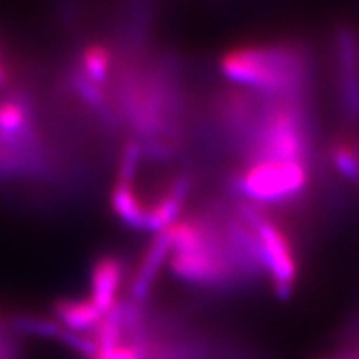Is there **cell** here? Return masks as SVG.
I'll return each mask as SVG.
<instances>
[{"label":"cell","instance_id":"8","mask_svg":"<svg viewBox=\"0 0 359 359\" xmlns=\"http://www.w3.org/2000/svg\"><path fill=\"white\" fill-rule=\"evenodd\" d=\"M52 318L65 330L93 334L98 323L102 321L103 313L92 303L90 298H69L53 303Z\"/></svg>","mask_w":359,"mask_h":359},{"label":"cell","instance_id":"6","mask_svg":"<svg viewBox=\"0 0 359 359\" xmlns=\"http://www.w3.org/2000/svg\"><path fill=\"white\" fill-rule=\"evenodd\" d=\"M170 253H172V243H170L168 233L165 230L156 233L150 245L147 246L145 253L138 262V266L135 269L132 280H130L127 298L140 304L148 302L160 276V271L167 266Z\"/></svg>","mask_w":359,"mask_h":359},{"label":"cell","instance_id":"3","mask_svg":"<svg viewBox=\"0 0 359 359\" xmlns=\"http://www.w3.org/2000/svg\"><path fill=\"white\" fill-rule=\"evenodd\" d=\"M313 165L298 160L258 161L240 165L224 180L230 198L245 200L266 210L302 200L309 187Z\"/></svg>","mask_w":359,"mask_h":359},{"label":"cell","instance_id":"9","mask_svg":"<svg viewBox=\"0 0 359 359\" xmlns=\"http://www.w3.org/2000/svg\"><path fill=\"white\" fill-rule=\"evenodd\" d=\"M327 160H330L333 173L339 175L349 183L359 185V156L356 140L344 137L336 138L331 143L330 151H327Z\"/></svg>","mask_w":359,"mask_h":359},{"label":"cell","instance_id":"4","mask_svg":"<svg viewBox=\"0 0 359 359\" xmlns=\"http://www.w3.org/2000/svg\"><path fill=\"white\" fill-rule=\"evenodd\" d=\"M231 201L238 215L257 233L273 291L280 299H288L298 280V262L290 236L262 206L245 200L231 198Z\"/></svg>","mask_w":359,"mask_h":359},{"label":"cell","instance_id":"2","mask_svg":"<svg viewBox=\"0 0 359 359\" xmlns=\"http://www.w3.org/2000/svg\"><path fill=\"white\" fill-rule=\"evenodd\" d=\"M218 67L228 82L263 95L290 100L314 97L316 60L298 40L238 45L219 57Z\"/></svg>","mask_w":359,"mask_h":359},{"label":"cell","instance_id":"1","mask_svg":"<svg viewBox=\"0 0 359 359\" xmlns=\"http://www.w3.org/2000/svg\"><path fill=\"white\" fill-rule=\"evenodd\" d=\"M195 188L185 147L168 142L127 140L115 161L110 203L133 230L163 231L182 217Z\"/></svg>","mask_w":359,"mask_h":359},{"label":"cell","instance_id":"12","mask_svg":"<svg viewBox=\"0 0 359 359\" xmlns=\"http://www.w3.org/2000/svg\"><path fill=\"white\" fill-rule=\"evenodd\" d=\"M0 359H22L19 336L8 327L4 318H0Z\"/></svg>","mask_w":359,"mask_h":359},{"label":"cell","instance_id":"10","mask_svg":"<svg viewBox=\"0 0 359 359\" xmlns=\"http://www.w3.org/2000/svg\"><path fill=\"white\" fill-rule=\"evenodd\" d=\"M7 325L17 336L42 339H58L64 330L53 318L30 313L12 314L7 318Z\"/></svg>","mask_w":359,"mask_h":359},{"label":"cell","instance_id":"13","mask_svg":"<svg viewBox=\"0 0 359 359\" xmlns=\"http://www.w3.org/2000/svg\"><path fill=\"white\" fill-rule=\"evenodd\" d=\"M358 359H359V358H358Z\"/></svg>","mask_w":359,"mask_h":359},{"label":"cell","instance_id":"11","mask_svg":"<svg viewBox=\"0 0 359 359\" xmlns=\"http://www.w3.org/2000/svg\"><path fill=\"white\" fill-rule=\"evenodd\" d=\"M58 341L64 343L70 351L77 353L85 359H93L98 354L97 339L92 333H79V331H70L64 327Z\"/></svg>","mask_w":359,"mask_h":359},{"label":"cell","instance_id":"5","mask_svg":"<svg viewBox=\"0 0 359 359\" xmlns=\"http://www.w3.org/2000/svg\"><path fill=\"white\" fill-rule=\"evenodd\" d=\"M336 107L344 122L359 123V34L354 27L338 25L331 40Z\"/></svg>","mask_w":359,"mask_h":359},{"label":"cell","instance_id":"7","mask_svg":"<svg viewBox=\"0 0 359 359\" xmlns=\"http://www.w3.org/2000/svg\"><path fill=\"white\" fill-rule=\"evenodd\" d=\"M123 278L125 268L118 258H102L93 266L88 298L103 314L120 302L118 293L123 285Z\"/></svg>","mask_w":359,"mask_h":359}]
</instances>
